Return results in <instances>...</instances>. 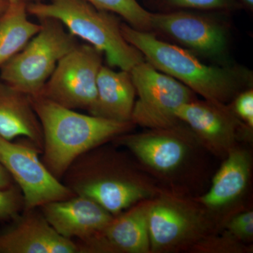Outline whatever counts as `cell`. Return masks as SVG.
<instances>
[{
	"label": "cell",
	"mask_w": 253,
	"mask_h": 253,
	"mask_svg": "<svg viewBox=\"0 0 253 253\" xmlns=\"http://www.w3.org/2000/svg\"><path fill=\"white\" fill-rule=\"evenodd\" d=\"M113 145L102 144L78 156L62 179L76 196L92 200L116 216L165 189Z\"/></svg>",
	"instance_id": "1"
},
{
	"label": "cell",
	"mask_w": 253,
	"mask_h": 253,
	"mask_svg": "<svg viewBox=\"0 0 253 253\" xmlns=\"http://www.w3.org/2000/svg\"><path fill=\"white\" fill-rule=\"evenodd\" d=\"M43 133L42 161L61 181L81 155L130 132L132 122H119L67 109L41 96H30Z\"/></svg>",
	"instance_id": "2"
},
{
	"label": "cell",
	"mask_w": 253,
	"mask_h": 253,
	"mask_svg": "<svg viewBox=\"0 0 253 253\" xmlns=\"http://www.w3.org/2000/svg\"><path fill=\"white\" fill-rule=\"evenodd\" d=\"M126 41L161 72L183 83L208 101L229 104L242 89L244 73L234 68L208 66L189 50L166 42L149 31L121 24Z\"/></svg>",
	"instance_id": "3"
},
{
	"label": "cell",
	"mask_w": 253,
	"mask_h": 253,
	"mask_svg": "<svg viewBox=\"0 0 253 253\" xmlns=\"http://www.w3.org/2000/svg\"><path fill=\"white\" fill-rule=\"evenodd\" d=\"M27 11L40 20H57L72 36L101 51L113 67L130 71L145 60L140 51L126 41L117 20L86 0L37 1L27 5Z\"/></svg>",
	"instance_id": "4"
},
{
	"label": "cell",
	"mask_w": 253,
	"mask_h": 253,
	"mask_svg": "<svg viewBox=\"0 0 253 253\" xmlns=\"http://www.w3.org/2000/svg\"><path fill=\"white\" fill-rule=\"evenodd\" d=\"M148 224L151 253H189L221 228L195 198L166 189L151 200Z\"/></svg>",
	"instance_id": "5"
},
{
	"label": "cell",
	"mask_w": 253,
	"mask_h": 253,
	"mask_svg": "<svg viewBox=\"0 0 253 253\" xmlns=\"http://www.w3.org/2000/svg\"><path fill=\"white\" fill-rule=\"evenodd\" d=\"M112 142L127 149L145 172L156 181H164L171 189L176 186V192L179 179L194 166L200 149H204L183 123L170 127L126 133Z\"/></svg>",
	"instance_id": "6"
},
{
	"label": "cell",
	"mask_w": 253,
	"mask_h": 253,
	"mask_svg": "<svg viewBox=\"0 0 253 253\" xmlns=\"http://www.w3.org/2000/svg\"><path fill=\"white\" fill-rule=\"evenodd\" d=\"M41 24L26 46L0 67V79L29 96L41 94L60 60L78 45L57 20L46 18Z\"/></svg>",
	"instance_id": "7"
},
{
	"label": "cell",
	"mask_w": 253,
	"mask_h": 253,
	"mask_svg": "<svg viewBox=\"0 0 253 253\" xmlns=\"http://www.w3.org/2000/svg\"><path fill=\"white\" fill-rule=\"evenodd\" d=\"M138 100L131 121L146 129H162L181 123L176 116L183 105L196 99L194 91L144 60L129 71Z\"/></svg>",
	"instance_id": "8"
},
{
	"label": "cell",
	"mask_w": 253,
	"mask_h": 253,
	"mask_svg": "<svg viewBox=\"0 0 253 253\" xmlns=\"http://www.w3.org/2000/svg\"><path fill=\"white\" fill-rule=\"evenodd\" d=\"M102 56L90 44H78L60 60L38 96L67 109L90 113L96 103Z\"/></svg>",
	"instance_id": "9"
},
{
	"label": "cell",
	"mask_w": 253,
	"mask_h": 253,
	"mask_svg": "<svg viewBox=\"0 0 253 253\" xmlns=\"http://www.w3.org/2000/svg\"><path fill=\"white\" fill-rule=\"evenodd\" d=\"M41 153L26 138L14 142L0 136V163L22 191L25 209L76 196L48 170L40 159Z\"/></svg>",
	"instance_id": "10"
},
{
	"label": "cell",
	"mask_w": 253,
	"mask_h": 253,
	"mask_svg": "<svg viewBox=\"0 0 253 253\" xmlns=\"http://www.w3.org/2000/svg\"><path fill=\"white\" fill-rule=\"evenodd\" d=\"M176 116L204 149L222 160L240 141L252 139L253 129L236 117L229 104L196 99L183 105Z\"/></svg>",
	"instance_id": "11"
},
{
	"label": "cell",
	"mask_w": 253,
	"mask_h": 253,
	"mask_svg": "<svg viewBox=\"0 0 253 253\" xmlns=\"http://www.w3.org/2000/svg\"><path fill=\"white\" fill-rule=\"evenodd\" d=\"M151 29L167 35L181 45L206 57H222L228 46L224 27L204 15L176 11L151 14Z\"/></svg>",
	"instance_id": "12"
},
{
	"label": "cell",
	"mask_w": 253,
	"mask_h": 253,
	"mask_svg": "<svg viewBox=\"0 0 253 253\" xmlns=\"http://www.w3.org/2000/svg\"><path fill=\"white\" fill-rule=\"evenodd\" d=\"M222 161L213 176L210 189L202 196L195 198L221 225L237 212L235 206L249 187L252 172V155L249 150L239 145Z\"/></svg>",
	"instance_id": "13"
},
{
	"label": "cell",
	"mask_w": 253,
	"mask_h": 253,
	"mask_svg": "<svg viewBox=\"0 0 253 253\" xmlns=\"http://www.w3.org/2000/svg\"><path fill=\"white\" fill-rule=\"evenodd\" d=\"M151 200L113 216L104 230L92 239L76 243L78 253H151L148 224Z\"/></svg>",
	"instance_id": "14"
},
{
	"label": "cell",
	"mask_w": 253,
	"mask_h": 253,
	"mask_svg": "<svg viewBox=\"0 0 253 253\" xmlns=\"http://www.w3.org/2000/svg\"><path fill=\"white\" fill-rule=\"evenodd\" d=\"M0 230V253H78L75 241L60 236L39 208L24 209Z\"/></svg>",
	"instance_id": "15"
},
{
	"label": "cell",
	"mask_w": 253,
	"mask_h": 253,
	"mask_svg": "<svg viewBox=\"0 0 253 253\" xmlns=\"http://www.w3.org/2000/svg\"><path fill=\"white\" fill-rule=\"evenodd\" d=\"M39 210L60 236L75 242L97 236L113 217L97 203L81 196L48 203Z\"/></svg>",
	"instance_id": "16"
},
{
	"label": "cell",
	"mask_w": 253,
	"mask_h": 253,
	"mask_svg": "<svg viewBox=\"0 0 253 253\" xmlns=\"http://www.w3.org/2000/svg\"><path fill=\"white\" fill-rule=\"evenodd\" d=\"M0 136L26 138L42 152L43 133L30 96L0 79Z\"/></svg>",
	"instance_id": "17"
},
{
	"label": "cell",
	"mask_w": 253,
	"mask_h": 253,
	"mask_svg": "<svg viewBox=\"0 0 253 253\" xmlns=\"http://www.w3.org/2000/svg\"><path fill=\"white\" fill-rule=\"evenodd\" d=\"M96 91V103L89 114L119 122H131L136 90L129 71H115L101 66Z\"/></svg>",
	"instance_id": "18"
},
{
	"label": "cell",
	"mask_w": 253,
	"mask_h": 253,
	"mask_svg": "<svg viewBox=\"0 0 253 253\" xmlns=\"http://www.w3.org/2000/svg\"><path fill=\"white\" fill-rule=\"evenodd\" d=\"M41 28L28 18L25 0L9 3L0 16V67L16 56Z\"/></svg>",
	"instance_id": "19"
},
{
	"label": "cell",
	"mask_w": 253,
	"mask_h": 253,
	"mask_svg": "<svg viewBox=\"0 0 253 253\" xmlns=\"http://www.w3.org/2000/svg\"><path fill=\"white\" fill-rule=\"evenodd\" d=\"M97 9L116 13L126 20L131 27L140 31L151 29V13L136 0H86Z\"/></svg>",
	"instance_id": "20"
},
{
	"label": "cell",
	"mask_w": 253,
	"mask_h": 253,
	"mask_svg": "<svg viewBox=\"0 0 253 253\" xmlns=\"http://www.w3.org/2000/svg\"><path fill=\"white\" fill-rule=\"evenodd\" d=\"M189 253H251L253 247L236 239L221 228L220 230L200 241Z\"/></svg>",
	"instance_id": "21"
},
{
	"label": "cell",
	"mask_w": 253,
	"mask_h": 253,
	"mask_svg": "<svg viewBox=\"0 0 253 253\" xmlns=\"http://www.w3.org/2000/svg\"><path fill=\"white\" fill-rule=\"evenodd\" d=\"M221 229L236 239L246 244L253 239V211H239L223 222Z\"/></svg>",
	"instance_id": "22"
},
{
	"label": "cell",
	"mask_w": 253,
	"mask_h": 253,
	"mask_svg": "<svg viewBox=\"0 0 253 253\" xmlns=\"http://www.w3.org/2000/svg\"><path fill=\"white\" fill-rule=\"evenodd\" d=\"M24 209L22 191L16 183L6 189H0V223L12 220Z\"/></svg>",
	"instance_id": "23"
},
{
	"label": "cell",
	"mask_w": 253,
	"mask_h": 253,
	"mask_svg": "<svg viewBox=\"0 0 253 253\" xmlns=\"http://www.w3.org/2000/svg\"><path fill=\"white\" fill-rule=\"evenodd\" d=\"M229 104L236 117L246 126L253 128V91L246 89L239 92Z\"/></svg>",
	"instance_id": "24"
},
{
	"label": "cell",
	"mask_w": 253,
	"mask_h": 253,
	"mask_svg": "<svg viewBox=\"0 0 253 253\" xmlns=\"http://www.w3.org/2000/svg\"><path fill=\"white\" fill-rule=\"evenodd\" d=\"M170 6L186 9L222 10L234 7L235 0H166Z\"/></svg>",
	"instance_id": "25"
},
{
	"label": "cell",
	"mask_w": 253,
	"mask_h": 253,
	"mask_svg": "<svg viewBox=\"0 0 253 253\" xmlns=\"http://www.w3.org/2000/svg\"><path fill=\"white\" fill-rule=\"evenodd\" d=\"M14 184L12 177L0 163V189H6Z\"/></svg>",
	"instance_id": "26"
},
{
	"label": "cell",
	"mask_w": 253,
	"mask_h": 253,
	"mask_svg": "<svg viewBox=\"0 0 253 253\" xmlns=\"http://www.w3.org/2000/svg\"><path fill=\"white\" fill-rule=\"evenodd\" d=\"M9 3L6 0H0V16L4 12Z\"/></svg>",
	"instance_id": "27"
},
{
	"label": "cell",
	"mask_w": 253,
	"mask_h": 253,
	"mask_svg": "<svg viewBox=\"0 0 253 253\" xmlns=\"http://www.w3.org/2000/svg\"><path fill=\"white\" fill-rule=\"evenodd\" d=\"M240 1L248 7L251 8V9L253 7V0H240Z\"/></svg>",
	"instance_id": "28"
},
{
	"label": "cell",
	"mask_w": 253,
	"mask_h": 253,
	"mask_svg": "<svg viewBox=\"0 0 253 253\" xmlns=\"http://www.w3.org/2000/svg\"><path fill=\"white\" fill-rule=\"evenodd\" d=\"M8 3L16 2V1H19V0H6Z\"/></svg>",
	"instance_id": "29"
}]
</instances>
